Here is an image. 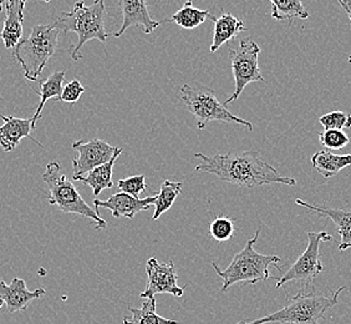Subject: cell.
<instances>
[{"label": "cell", "instance_id": "1", "mask_svg": "<svg viewBox=\"0 0 351 324\" xmlns=\"http://www.w3.org/2000/svg\"><path fill=\"white\" fill-rule=\"evenodd\" d=\"M199 165L196 172H207L217 176L226 183H234L241 187H256L269 183L297 185V180L279 174L268 162L264 161L256 151H230L226 155L206 156L197 152Z\"/></svg>", "mask_w": 351, "mask_h": 324}, {"label": "cell", "instance_id": "2", "mask_svg": "<svg viewBox=\"0 0 351 324\" xmlns=\"http://www.w3.org/2000/svg\"><path fill=\"white\" fill-rule=\"evenodd\" d=\"M105 15L106 9L102 0L94 1L91 5H86L84 1H77L70 12L61 13L53 23V25L60 32H73L77 35V43L69 49L73 60L82 59V47L88 41L106 43L108 33L105 29Z\"/></svg>", "mask_w": 351, "mask_h": 324}, {"label": "cell", "instance_id": "3", "mask_svg": "<svg viewBox=\"0 0 351 324\" xmlns=\"http://www.w3.org/2000/svg\"><path fill=\"white\" fill-rule=\"evenodd\" d=\"M259 235L261 230L258 229L256 235L245 243L243 250L233 257V261L226 270H221L219 266L215 262L212 264L218 277L222 279V292L230 290L233 284H256L268 281L271 277L269 272L271 264L277 266V270H280V267H278V264L282 261L280 257L276 255H262L258 253L254 248Z\"/></svg>", "mask_w": 351, "mask_h": 324}, {"label": "cell", "instance_id": "4", "mask_svg": "<svg viewBox=\"0 0 351 324\" xmlns=\"http://www.w3.org/2000/svg\"><path fill=\"white\" fill-rule=\"evenodd\" d=\"M345 288V286L340 287L330 297L317 296L314 290L306 293L302 288L282 310L270 313L265 317L250 322L242 321L237 324H319L320 321H324L325 313L338 304L339 296Z\"/></svg>", "mask_w": 351, "mask_h": 324}, {"label": "cell", "instance_id": "5", "mask_svg": "<svg viewBox=\"0 0 351 324\" xmlns=\"http://www.w3.org/2000/svg\"><path fill=\"white\" fill-rule=\"evenodd\" d=\"M60 30L53 24L35 25L27 38L19 41L14 47L13 58L24 70L29 81L39 79L49 59L58 49V38Z\"/></svg>", "mask_w": 351, "mask_h": 324}, {"label": "cell", "instance_id": "6", "mask_svg": "<svg viewBox=\"0 0 351 324\" xmlns=\"http://www.w3.org/2000/svg\"><path fill=\"white\" fill-rule=\"evenodd\" d=\"M43 181L47 183L50 191V195L47 197L50 205L59 207L64 213H74L91 220L96 230H105L108 227V223L102 220L100 213L85 202L74 183L69 180L68 176L61 172L59 162L47 163L45 172L43 174Z\"/></svg>", "mask_w": 351, "mask_h": 324}, {"label": "cell", "instance_id": "7", "mask_svg": "<svg viewBox=\"0 0 351 324\" xmlns=\"http://www.w3.org/2000/svg\"><path fill=\"white\" fill-rule=\"evenodd\" d=\"M180 96L184 106L195 116L199 130H203L210 121L236 122L243 125L250 131L253 130L252 122L232 114L227 106L218 100L215 91L210 88L186 84L180 89Z\"/></svg>", "mask_w": 351, "mask_h": 324}, {"label": "cell", "instance_id": "8", "mask_svg": "<svg viewBox=\"0 0 351 324\" xmlns=\"http://www.w3.org/2000/svg\"><path fill=\"white\" fill-rule=\"evenodd\" d=\"M259 53H261L259 45L256 41L248 38L238 41V45L236 47H230V68L236 81V90L224 102L226 106L230 102H236L243 93L245 86L250 82L265 81L263 75L261 74L259 62H258Z\"/></svg>", "mask_w": 351, "mask_h": 324}, {"label": "cell", "instance_id": "9", "mask_svg": "<svg viewBox=\"0 0 351 324\" xmlns=\"http://www.w3.org/2000/svg\"><path fill=\"white\" fill-rule=\"evenodd\" d=\"M308 246L297 261L291 264V268L278 278L276 288H282L288 282L299 281L303 284H311L324 270V266L320 259V243L332 241L334 238L328 232H308Z\"/></svg>", "mask_w": 351, "mask_h": 324}, {"label": "cell", "instance_id": "10", "mask_svg": "<svg viewBox=\"0 0 351 324\" xmlns=\"http://www.w3.org/2000/svg\"><path fill=\"white\" fill-rule=\"evenodd\" d=\"M73 150L79 156L73 159V180L88 174L90 171L108 163L119 148L102 141L100 139H93L90 141L79 140L73 143Z\"/></svg>", "mask_w": 351, "mask_h": 324}, {"label": "cell", "instance_id": "11", "mask_svg": "<svg viewBox=\"0 0 351 324\" xmlns=\"http://www.w3.org/2000/svg\"><path fill=\"white\" fill-rule=\"evenodd\" d=\"M146 273L149 277V284L145 290L140 293V297L152 301L156 294H172L181 298L184 293V287L177 284L178 275L176 272L175 264L171 259L169 264H160L155 257L149 258L146 264Z\"/></svg>", "mask_w": 351, "mask_h": 324}, {"label": "cell", "instance_id": "12", "mask_svg": "<svg viewBox=\"0 0 351 324\" xmlns=\"http://www.w3.org/2000/svg\"><path fill=\"white\" fill-rule=\"evenodd\" d=\"M119 7L122 14L120 29L114 33L115 38H120L130 27L140 25L145 34H151L154 30L167 21H156L149 14V5L141 0H120Z\"/></svg>", "mask_w": 351, "mask_h": 324}, {"label": "cell", "instance_id": "13", "mask_svg": "<svg viewBox=\"0 0 351 324\" xmlns=\"http://www.w3.org/2000/svg\"><path fill=\"white\" fill-rule=\"evenodd\" d=\"M156 202L155 196H149L146 198H135V197L130 196L128 194H115L112 196L108 197V200L102 201V200H97L95 198L94 205L95 209L97 213L99 209H110L112 216L115 218H121V217H126V218H134V217L140 213L142 211H147L151 209Z\"/></svg>", "mask_w": 351, "mask_h": 324}, {"label": "cell", "instance_id": "14", "mask_svg": "<svg viewBox=\"0 0 351 324\" xmlns=\"http://www.w3.org/2000/svg\"><path fill=\"white\" fill-rule=\"evenodd\" d=\"M45 293L44 288L27 290L25 281L21 278H14L10 284L0 278V299L7 305L9 313L25 311L33 301L45 296Z\"/></svg>", "mask_w": 351, "mask_h": 324}, {"label": "cell", "instance_id": "15", "mask_svg": "<svg viewBox=\"0 0 351 324\" xmlns=\"http://www.w3.org/2000/svg\"><path fill=\"white\" fill-rule=\"evenodd\" d=\"M0 117L4 121L0 126V146L3 151L5 152L13 151L19 145V142L25 137L35 142L38 146L43 148V143L35 140L32 136V131L34 130L32 119H19L15 116L1 115V114Z\"/></svg>", "mask_w": 351, "mask_h": 324}, {"label": "cell", "instance_id": "16", "mask_svg": "<svg viewBox=\"0 0 351 324\" xmlns=\"http://www.w3.org/2000/svg\"><path fill=\"white\" fill-rule=\"evenodd\" d=\"M295 203L309 209L311 212H315L320 217H328L335 224L340 243H339V251L349 250L351 248V211L343 209H329L326 206H317L311 203L305 202L300 198L295 200Z\"/></svg>", "mask_w": 351, "mask_h": 324}, {"label": "cell", "instance_id": "17", "mask_svg": "<svg viewBox=\"0 0 351 324\" xmlns=\"http://www.w3.org/2000/svg\"><path fill=\"white\" fill-rule=\"evenodd\" d=\"M5 21L1 32V39L4 47L13 49L19 44L24 34V8L25 0H9L4 3Z\"/></svg>", "mask_w": 351, "mask_h": 324}, {"label": "cell", "instance_id": "18", "mask_svg": "<svg viewBox=\"0 0 351 324\" xmlns=\"http://www.w3.org/2000/svg\"><path fill=\"white\" fill-rule=\"evenodd\" d=\"M213 23H215V30H213L212 45L210 47V53H216L217 50L226 43L236 38L239 33L247 30L243 21L232 14L226 13L223 9L221 16L216 18Z\"/></svg>", "mask_w": 351, "mask_h": 324}, {"label": "cell", "instance_id": "19", "mask_svg": "<svg viewBox=\"0 0 351 324\" xmlns=\"http://www.w3.org/2000/svg\"><path fill=\"white\" fill-rule=\"evenodd\" d=\"M122 151L123 150L119 148L115 156L108 163L96 167L85 176L77 177L75 181H79V183L90 186L93 189L95 198L99 196L104 189H112V186H114V183H112L114 166H115V162L117 161L119 156L121 155Z\"/></svg>", "mask_w": 351, "mask_h": 324}, {"label": "cell", "instance_id": "20", "mask_svg": "<svg viewBox=\"0 0 351 324\" xmlns=\"http://www.w3.org/2000/svg\"><path fill=\"white\" fill-rule=\"evenodd\" d=\"M311 165L326 180L351 166V155H335L329 150L317 151L311 156Z\"/></svg>", "mask_w": 351, "mask_h": 324}, {"label": "cell", "instance_id": "21", "mask_svg": "<svg viewBox=\"0 0 351 324\" xmlns=\"http://www.w3.org/2000/svg\"><path fill=\"white\" fill-rule=\"evenodd\" d=\"M65 75L66 71L65 70H61V71H55L51 75H49L47 79L40 82V90L36 91V94L40 96V102L36 108L35 111V115L32 117V124H33V128L35 130V125L36 121L40 119L41 113H43V108L44 105L47 100L50 99H56V100H61V94H62V84L65 80Z\"/></svg>", "mask_w": 351, "mask_h": 324}, {"label": "cell", "instance_id": "22", "mask_svg": "<svg viewBox=\"0 0 351 324\" xmlns=\"http://www.w3.org/2000/svg\"><path fill=\"white\" fill-rule=\"evenodd\" d=\"M207 18H210V21L216 19V16H213L208 10H202V9L195 8L192 1H187L167 21L176 23L178 27H183L186 30H192L203 24Z\"/></svg>", "mask_w": 351, "mask_h": 324}, {"label": "cell", "instance_id": "23", "mask_svg": "<svg viewBox=\"0 0 351 324\" xmlns=\"http://www.w3.org/2000/svg\"><path fill=\"white\" fill-rule=\"evenodd\" d=\"M129 310L131 314L123 317V324H178L156 313V299H146L140 308L130 307Z\"/></svg>", "mask_w": 351, "mask_h": 324}, {"label": "cell", "instance_id": "24", "mask_svg": "<svg viewBox=\"0 0 351 324\" xmlns=\"http://www.w3.org/2000/svg\"><path fill=\"white\" fill-rule=\"evenodd\" d=\"M271 18L278 21L308 19L309 12L300 0H271Z\"/></svg>", "mask_w": 351, "mask_h": 324}, {"label": "cell", "instance_id": "25", "mask_svg": "<svg viewBox=\"0 0 351 324\" xmlns=\"http://www.w3.org/2000/svg\"><path fill=\"white\" fill-rule=\"evenodd\" d=\"M182 183H175V181H169V180L163 181L161 189H160V194L156 195L155 211H154V215L151 218L152 221L158 220L163 213H166L172 207L176 198L180 196V194L182 191Z\"/></svg>", "mask_w": 351, "mask_h": 324}, {"label": "cell", "instance_id": "26", "mask_svg": "<svg viewBox=\"0 0 351 324\" xmlns=\"http://www.w3.org/2000/svg\"><path fill=\"white\" fill-rule=\"evenodd\" d=\"M236 232L234 221L227 216H216L210 224V235L218 242L230 240Z\"/></svg>", "mask_w": 351, "mask_h": 324}, {"label": "cell", "instance_id": "27", "mask_svg": "<svg viewBox=\"0 0 351 324\" xmlns=\"http://www.w3.org/2000/svg\"><path fill=\"white\" fill-rule=\"evenodd\" d=\"M319 141L326 150H341L350 142V137L341 130H324L319 134Z\"/></svg>", "mask_w": 351, "mask_h": 324}, {"label": "cell", "instance_id": "28", "mask_svg": "<svg viewBox=\"0 0 351 324\" xmlns=\"http://www.w3.org/2000/svg\"><path fill=\"white\" fill-rule=\"evenodd\" d=\"M319 122L323 125L324 130H341L351 128V115L346 114L344 111L335 110L330 111L328 114L322 116L319 119Z\"/></svg>", "mask_w": 351, "mask_h": 324}, {"label": "cell", "instance_id": "29", "mask_svg": "<svg viewBox=\"0 0 351 324\" xmlns=\"http://www.w3.org/2000/svg\"><path fill=\"white\" fill-rule=\"evenodd\" d=\"M117 186L123 194H128L130 196L135 197V198H140V194L147 189L146 176H131L128 178H122V180H119Z\"/></svg>", "mask_w": 351, "mask_h": 324}, {"label": "cell", "instance_id": "30", "mask_svg": "<svg viewBox=\"0 0 351 324\" xmlns=\"http://www.w3.org/2000/svg\"><path fill=\"white\" fill-rule=\"evenodd\" d=\"M86 89L82 86V82L77 79H74L66 84V86L62 89V94H61L60 102H70V104H75L79 102V99L82 97V95L85 93Z\"/></svg>", "mask_w": 351, "mask_h": 324}, {"label": "cell", "instance_id": "31", "mask_svg": "<svg viewBox=\"0 0 351 324\" xmlns=\"http://www.w3.org/2000/svg\"><path fill=\"white\" fill-rule=\"evenodd\" d=\"M339 5L343 8L345 10V13L348 14V16L350 18L351 21V1H339Z\"/></svg>", "mask_w": 351, "mask_h": 324}, {"label": "cell", "instance_id": "32", "mask_svg": "<svg viewBox=\"0 0 351 324\" xmlns=\"http://www.w3.org/2000/svg\"><path fill=\"white\" fill-rule=\"evenodd\" d=\"M0 12H3V1L0 0Z\"/></svg>", "mask_w": 351, "mask_h": 324}, {"label": "cell", "instance_id": "33", "mask_svg": "<svg viewBox=\"0 0 351 324\" xmlns=\"http://www.w3.org/2000/svg\"><path fill=\"white\" fill-rule=\"evenodd\" d=\"M3 304H4V302H3V301H1V299H0V308H1V307H3Z\"/></svg>", "mask_w": 351, "mask_h": 324}]
</instances>
